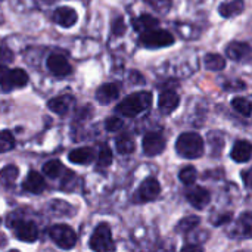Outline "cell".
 <instances>
[{"mask_svg": "<svg viewBox=\"0 0 252 252\" xmlns=\"http://www.w3.org/2000/svg\"><path fill=\"white\" fill-rule=\"evenodd\" d=\"M165 149V139L161 133H148L143 137V152L149 157L162 154Z\"/></svg>", "mask_w": 252, "mask_h": 252, "instance_id": "obj_8", "label": "cell"}, {"mask_svg": "<svg viewBox=\"0 0 252 252\" xmlns=\"http://www.w3.org/2000/svg\"><path fill=\"white\" fill-rule=\"evenodd\" d=\"M127 31V25L124 22V19L120 16V18H115L114 22H112V35L114 37H121L124 35Z\"/></svg>", "mask_w": 252, "mask_h": 252, "instance_id": "obj_33", "label": "cell"}, {"mask_svg": "<svg viewBox=\"0 0 252 252\" xmlns=\"http://www.w3.org/2000/svg\"><path fill=\"white\" fill-rule=\"evenodd\" d=\"M115 146H117L118 154H121V155H130L136 149L134 140L130 136H127V134H120L115 139Z\"/></svg>", "mask_w": 252, "mask_h": 252, "instance_id": "obj_21", "label": "cell"}, {"mask_svg": "<svg viewBox=\"0 0 252 252\" xmlns=\"http://www.w3.org/2000/svg\"><path fill=\"white\" fill-rule=\"evenodd\" d=\"M0 90L4 92L13 90L10 84V69L6 66V63H0Z\"/></svg>", "mask_w": 252, "mask_h": 252, "instance_id": "obj_32", "label": "cell"}, {"mask_svg": "<svg viewBox=\"0 0 252 252\" xmlns=\"http://www.w3.org/2000/svg\"><path fill=\"white\" fill-rule=\"evenodd\" d=\"M120 96V87L115 84V83H106V84H102L97 90H96V100L100 103V105H108L111 102H114L115 99H118Z\"/></svg>", "mask_w": 252, "mask_h": 252, "instance_id": "obj_13", "label": "cell"}, {"mask_svg": "<svg viewBox=\"0 0 252 252\" xmlns=\"http://www.w3.org/2000/svg\"><path fill=\"white\" fill-rule=\"evenodd\" d=\"M10 62H13V52L6 44H0V63H10Z\"/></svg>", "mask_w": 252, "mask_h": 252, "instance_id": "obj_35", "label": "cell"}, {"mask_svg": "<svg viewBox=\"0 0 252 252\" xmlns=\"http://www.w3.org/2000/svg\"><path fill=\"white\" fill-rule=\"evenodd\" d=\"M13 233L15 236L25 244H34L38 238V229L32 221H25V220H18L13 226Z\"/></svg>", "mask_w": 252, "mask_h": 252, "instance_id": "obj_7", "label": "cell"}, {"mask_svg": "<svg viewBox=\"0 0 252 252\" xmlns=\"http://www.w3.org/2000/svg\"><path fill=\"white\" fill-rule=\"evenodd\" d=\"M123 126H124V123L118 117H111L105 121V128H106V131H111V133L120 131L123 128Z\"/></svg>", "mask_w": 252, "mask_h": 252, "instance_id": "obj_34", "label": "cell"}, {"mask_svg": "<svg viewBox=\"0 0 252 252\" xmlns=\"http://www.w3.org/2000/svg\"><path fill=\"white\" fill-rule=\"evenodd\" d=\"M94 151L90 148H78L72 152H69L68 159L72 164H78V165H86L94 161Z\"/></svg>", "mask_w": 252, "mask_h": 252, "instance_id": "obj_18", "label": "cell"}, {"mask_svg": "<svg viewBox=\"0 0 252 252\" xmlns=\"http://www.w3.org/2000/svg\"><path fill=\"white\" fill-rule=\"evenodd\" d=\"M244 9H245L244 0H230V1H224L223 4H220L219 13L223 18H235L236 15L242 13Z\"/></svg>", "mask_w": 252, "mask_h": 252, "instance_id": "obj_19", "label": "cell"}, {"mask_svg": "<svg viewBox=\"0 0 252 252\" xmlns=\"http://www.w3.org/2000/svg\"><path fill=\"white\" fill-rule=\"evenodd\" d=\"M72 105H74V97H71V96H58V97H53L47 102L49 109L58 115L68 114V111L71 109Z\"/></svg>", "mask_w": 252, "mask_h": 252, "instance_id": "obj_17", "label": "cell"}, {"mask_svg": "<svg viewBox=\"0 0 252 252\" xmlns=\"http://www.w3.org/2000/svg\"><path fill=\"white\" fill-rule=\"evenodd\" d=\"M130 81L134 84H143L145 83V77L137 72V71H130Z\"/></svg>", "mask_w": 252, "mask_h": 252, "instance_id": "obj_39", "label": "cell"}, {"mask_svg": "<svg viewBox=\"0 0 252 252\" xmlns=\"http://www.w3.org/2000/svg\"><path fill=\"white\" fill-rule=\"evenodd\" d=\"M173 43H174V37L167 30L152 28L140 34V44L148 49H161V47L171 46Z\"/></svg>", "mask_w": 252, "mask_h": 252, "instance_id": "obj_3", "label": "cell"}, {"mask_svg": "<svg viewBox=\"0 0 252 252\" xmlns=\"http://www.w3.org/2000/svg\"><path fill=\"white\" fill-rule=\"evenodd\" d=\"M251 170H245L244 173H242V179H244V183H245V186L247 188H250V182H251Z\"/></svg>", "mask_w": 252, "mask_h": 252, "instance_id": "obj_40", "label": "cell"}, {"mask_svg": "<svg viewBox=\"0 0 252 252\" xmlns=\"http://www.w3.org/2000/svg\"><path fill=\"white\" fill-rule=\"evenodd\" d=\"M50 239L61 248V250H71L77 244L75 232L66 224H56L49 229Z\"/></svg>", "mask_w": 252, "mask_h": 252, "instance_id": "obj_4", "label": "cell"}, {"mask_svg": "<svg viewBox=\"0 0 252 252\" xmlns=\"http://www.w3.org/2000/svg\"><path fill=\"white\" fill-rule=\"evenodd\" d=\"M252 146L248 140H238L230 152V157L236 162H248L251 159Z\"/></svg>", "mask_w": 252, "mask_h": 252, "instance_id": "obj_16", "label": "cell"}, {"mask_svg": "<svg viewBox=\"0 0 252 252\" xmlns=\"http://www.w3.org/2000/svg\"><path fill=\"white\" fill-rule=\"evenodd\" d=\"M154 9L159 12H167L168 7H171V0H146Z\"/></svg>", "mask_w": 252, "mask_h": 252, "instance_id": "obj_36", "label": "cell"}, {"mask_svg": "<svg viewBox=\"0 0 252 252\" xmlns=\"http://www.w3.org/2000/svg\"><path fill=\"white\" fill-rule=\"evenodd\" d=\"M10 84L12 87H24L28 84V75L24 69L21 68H15V69H10Z\"/></svg>", "mask_w": 252, "mask_h": 252, "instance_id": "obj_26", "label": "cell"}, {"mask_svg": "<svg viewBox=\"0 0 252 252\" xmlns=\"http://www.w3.org/2000/svg\"><path fill=\"white\" fill-rule=\"evenodd\" d=\"M196 177H198L196 168H195V167H192V165L183 167V168L180 170V173H179V179H180V182H183V183H185V185H188V186L193 185V183H195V180H196Z\"/></svg>", "mask_w": 252, "mask_h": 252, "instance_id": "obj_30", "label": "cell"}, {"mask_svg": "<svg viewBox=\"0 0 252 252\" xmlns=\"http://www.w3.org/2000/svg\"><path fill=\"white\" fill-rule=\"evenodd\" d=\"M19 176V171H18V167L16 165H6L1 168L0 171V183L3 186H12L15 183V180L18 179Z\"/></svg>", "mask_w": 252, "mask_h": 252, "instance_id": "obj_23", "label": "cell"}, {"mask_svg": "<svg viewBox=\"0 0 252 252\" xmlns=\"http://www.w3.org/2000/svg\"><path fill=\"white\" fill-rule=\"evenodd\" d=\"M186 199H188L189 204H190L192 207H195L196 210H204V208L210 204L211 195H210V192H208L205 188L195 186V188H192L190 190H188Z\"/></svg>", "mask_w": 252, "mask_h": 252, "instance_id": "obj_11", "label": "cell"}, {"mask_svg": "<svg viewBox=\"0 0 252 252\" xmlns=\"http://www.w3.org/2000/svg\"><path fill=\"white\" fill-rule=\"evenodd\" d=\"M180 103V97L179 94L174 92V90H164L161 94H159V102H158V106L161 109L162 114H171L177 109Z\"/></svg>", "mask_w": 252, "mask_h": 252, "instance_id": "obj_14", "label": "cell"}, {"mask_svg": "<svg viewBox=\"0 0 252 252\" xmlns=\"http://www.w3.org/2000/svg\"><path fill=\"white\" fill-rule=\"evenodd\" d=\"M52 21L63 28H71L72 25H75V22L78 21V15L72 7L68 6H62L58 7L53 15H52Z\"/></svg>", "mask_w": 252, "mask_h": 252, "instance_id": "obj_10", "label": "cell"}, {"mask_svg": "<svg viewBox=\"0 0 252 252\" xmlns=\"http://www.w3.org/2000/svg\"><path fill=\"white\" fill-rule=\"evenodd\" d=\"M152 106V93L149 92H137V93H131L128 94L126 99H123L115 111L117 114L127 117V118H134L139 117L140 114L149 111Z\"/></svg>", "mask_w": 252, "mask_h": 252, "instance_id": "obj_1", "label": "cell"}, {"mask_svg": "<svg viewBox=\"0 0 252 252\" xmlns=\"http://www.w3.org/2000/svg\"><path fill=\"white\" fill-rule=\"evenodd\" d=\"M1 22H3V19H1V16H0V24H1Z\"/></svg>", "mask_w": 252, "mask_h": 252, "instance_id": "obj_42", "label": "cell"}, {"mask_svg": "<svg viewBox=\"0 0 252 252\" xmlns=\"http://www.w3.org/2000/svg\"><path fill=\"white\" fill-rule=\"evenodd\" d=\"M176 151L177 154L185 159H196L204 155L205 145L204 139L193 131H188L179 136L176 142Z\"/></svg>", "mask_w": 252, "mask_h": 252, "instance_id": "obj_2", "label": "cell"}, {"mask_svg": "<svg viewBox=\"0 0 252 252\" xmlns=\"http://www.w3.org/2000/svg\"><path fill=\"white\" fill-rule=\"evenodd\" d=\"M201 223V219L196 217V216H188L185 217L183 220H180L176 226V230L177 232H182V233H188L193 229H196Z\"/></svg>", "mask_w": 252, "mask_h": 252, "instance_id": "obj_24", "label": "cell"}, {"mask_svg": "<svg viewBox=\"0 0 252 252\" xmlns=\"http://www.w3.org/2000/svg\"><path fill=\"white\" fill-rule=\"evenodd\" d=\"M15 148V137L9 130L0 131V154L9 152Z\"/></svg>", "mask_w": 252, "mask_h": 252, "instance_id": "obj_28", "label": "cell"}, {"mask_svg": "<svg viewBox=\"0 0 252 252\" xmlns=\"http://www.w3.org/2000/svg\"><path fill=\"white\" fill-rule=\"evenodd\" d=\"M47 185L44 182V179L37 173V171H30L28 176L25 177L24 183H22V189L25 192L34 193V195H40L46 190Z\"/></svg>", "mask_w": 252, "mask_h": 252, "instance_id": "obj_12", "label": "cell"}, {"mask_svg": "<svg viewBox=\"0 0 252 252\" xmlns=\"http://www.w3.org/2000/svg\"><path fill=\"white\" fill-rule=\"evenodd\" d=\"M47 69L56 77H66L72 71L66 58L59 53H52L47 58Z\"/></svg>", "mask_w": 252, "mask_h": 252, "instance_id": "obj_9", "label": "cell"}, {"mask_svg": "<svg viewBox=\"0 0 252 252\" xmlns=\"http://www.w3.org/2000/svg\"><path fill=\"white\" fill-rule=\"evenodd\" d=\"M161 195V185L157 179L148 177L146 180L142 182L136 192V202H151L155 201Z\"/></svg>", "mask_w": 252, "mask_h": 252, "instance_id": "obj_6", "label": "cell"}, {"mask_svg": "<svg viewBox=\"0 0 252 252\" xmlns=\"http://www.w3.org/2000/svg\"><path fill=\"white\" fill-rule=\"evenodd\" d=\"M159 25V19L152 16V15H140L139 18H134L133 19V28L137 31V32H145V31H149L152 28H157Z\"/></svg>", "mask_w": 252, "mask_h": 252, "instance_id": "obj_20", "label": "cell"}, {"mask_svg": "<svg viewBox=\"0 0 252 252\" xmlns=\"http://www.w3.org/2000/svg\"><path fill=\"white\" fill-rule=\"evenodd\" d=\"M204 65L210 71H223L226 68V61L221 55L217 53H207L204 58Z\"/></svg>", "mask_w": 252, "mask_h": 252, "instance_id": "obj_22", "label": "cell"}, {"mask_svg": "<svg viewBox=\"0 0 252 252\" xmlns=\"http://www.w3.org/2000/svg\"><path fill=\"white\" fill-rule=\"evenodd\" d=\"M232 106L235 111H238L239 114L250 117L251 115V102L247 97H235L232 100Z\"/></svg>", "mask_w": 252, "mask_h": 252, "instance_id": "obj_31", "label": "cell"}, {"mask_svg": "<svg viewBox=\"0 0 252 252\" xmlns=\"http://www.w3.org/2000/svg\"><path fill=\"white\" fill-rule=\"evenodd\" d=\"M90 250L93 251H111L114 250L112 232L108 223H100L96 226L93 235L90 236Z\"/></svg>", "mask_w": 252, "mask_h": 252, "instance_id": "obj_5", "label": "cell"}, {"mask_svg": "<svg viewBox=\"0 0 252 252\" xmlns=\"http://www.w3.org/2000/svg\"><path fill=\"white\" fill-rule=\"evenodd\" d=\"M186 250H192V251H201V247H196V245H186L183 247V251Z\"/></svg>", "mask_w": 252, "mask_h": 252, "instance_id": "obj_41", "label": "cell"}, {"mask_svg": "<svg viewBox=\"0 0 252 252\" xmlns=\"http://www.w3.org/2000/svg\"><path fill=\"white\" fill-rule=\"evenodd\" d=\"M208 143L211 146V152L213 155H220L223 148H224V137L221 136V133H216V131H211L208 134Z\"/></svg>", "mask_w": 252, "mask_h": 252, "instance_id": "obj_25", "label": "cell"}, {"mask_svg": "<svg viewBox=\"0 0 252 252\" xmlns=\"http://www.w3.org/2000/svg\"><path fill=\"white\" fill-rule=\"evenodd\" d=\"M230 220H232V213H226V214L219 216L217 219H211V223L214 226H223V224L229 223Z\"/></svg>", "mask_w": 252, "mask_h": 252, "instance_id": "obj_37", "label": "cell"}, {"mask_svg": "<svg viewBox=\"0 0 252 252\" xmlns=\"http://www.w3.org/2000/svg\"><path fill=\"white\" fill-rule=\"evenodd\" d=\"M251 46L245 41H232L226 46V55L232 61H244L250 56Z\"/></svg>", "mask_w": 252, "mask_h": 252, "instance_id": "obj_15", "label": "cell"}, {"mask_svg": "<svg viewBox=\"0 0 252 252\" xmlns=\"http://www.w3.org/2000/svg\"><path fill=\"white\" fill-rule=\"evenodd\" d=\"M63 170H65V168L62 167V164H61L59 161H56V159L47 161V162L43 165V173H44L47 177H50V179L59 177V176L62 174Z\"/></svg>", "mask_w": 252, "mask_h": 252, "instance_id": "obj_27", "label": "cell"}, {"mask_svg": "<svg viewBox=\"0 0 252 252\" xmlns=\"http://www.w3.org/2000/svg\"><path fill=\"white\" fill-rule=\"evenodd\" d=\"M244 89H247V84L244 81H241V80H238L235 83L224 84V90H244Z\"/></svg>", "mask_w": 252, "mask_h": 252, "instance_id": "obj_38", "label": "cell"}, {"mask_svg": "<svg viewBox=\"0 0 252 252\" xmlns=\"http://www.w3.org/2000/svg\"><path fill=\"white\" fill-rule=\"evenodd\" d=\"M111 164H112V152L108 146H102V149L99 151V155H97L96 167L103 170V168H108Z\"/></svg>", "mask_w": 252, "mask_h": 252, "instance_id": "obj_29", "label": "cell"}]
</instances>
